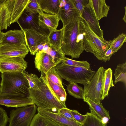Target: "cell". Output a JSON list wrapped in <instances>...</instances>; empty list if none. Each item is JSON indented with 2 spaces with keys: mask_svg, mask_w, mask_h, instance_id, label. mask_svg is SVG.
Returning a JSON list of instances; mask_svg holds the SVG:
<instances>
[{
  "mask_svg": "<svg viewBox=\"0 0 126 126\" xmlns=\"http://www.w3.org/2000/svg\"><path fill=\"white\" fill-rule=\"evenodd\" d=\"M23 74L27 79L29 84L30 88L35 89L37 87L39 80V78L35 74H29L24 71Z\"/></svg>",
  "mask_w": 126,
  "mask_h": 126,
  "instance_id": "cell-34",
  "label": "cell"
},
{
  "mask_svg": "<svg viewBox=\"0 0 126 126\" xmlns=\"http://www.w3.org/2000/svg\"><path fill=\"white\" fill-rule=\"evenodd\" d=\"M9 119L5 110L0 107V126H6Z\"/></svg>",
  "mask_w": 126,
  "mask_h": 126,
  "instance_id": "cell-38",
  "label": "cell"
},
{
  "mask_svg": "<svg viewBox=\"0 0 126 126\" xmlns=\"http://www.w3.org/2000/svg\"><path fill=\"white\" fill-rule=\"evenodd\" d=\"M114 54V53L111 47H109L108 49L105 52L102 58V61L105 62H106L107 61H110V58Z\"/></svg>",
  "mask_w": 126,
  "mask_h": 126,
  "instance_id": "cell-40",
  "label": "cell"
},
{
  "mask_svg": "<svg viewBox=\"0 0 126 126\" xmlns=\"http://www.w3.org/2000/svg\"><path fill=\"white\" fill-rule=\"evenodd\" d=\"M126 42V34L122 33L112 40L108 41V46L111 47L114 53L118 51Z\"/></svg>",
  "mask_w": 126,
  "mask_h": 126,
  "instance_id": "cell-28",
  "label": "cell"
},
{
  "mask_svg": "<svg viewBox=\"0 0 126 126\" xmlns=\"http://www.w3.org/2000/svg\"><path fill=\"white\" fill-rule=\"evenodd\" d=\"M81 17L86 22L92 30L98 36L104 39L103 31L100 27L92 7L90 0L84 7Z\"/></svg>",
  "mask_w": 126,
  "mask_h": 126,
  "instance_id": "cell-13",
  "label": "cell"
},
{
  "mask_svg": "<svg viewBox=\"0 0 126 126\" xmlns=\"http://www.w3.org/2000/svg\"><path fill=\"white\" fill-rule=\"evenodd\" d=\"M35 55L34 61L35 67L39 71L45 75L50 69L56 66L51 57L48 54L39 52Z\"/></svg>",
  "mask_w": 126,
  "mask_h": 126,
  "instance_id": "cell-16",
  "label": "cell"
},
{
  "mask_svg": "<svg viewBox=\"0 0 126 126\" xmlns=\"http://www.w3.org/2000/svg\"><path fill=\"white\" fill-rule=\"evenodd\" d=\"M4 33L2 32L0 30V44L2 42V40Z\"/></svg>",
  "mask_w": 126,
  "mask_h": 126,
  "instance_id": "cell-43",
  "label": "cell"
},
{
  "mask_svg": "<svg viewBox=\"0 0 126 126\" xmlns=\"http://www.w3.org/2000/svg\"><path fill=\"white\" fill-rule=\"evenodd\" d=\"M94 11L99 20L104 17H107L110 9L105 0H90Z\"/></svg>",
  "mask_w": 126,
  "mask_h": 126,
  "instance_id": "cell-22",
  "label": "cell"
},
{
  "mask_svg": "<svg viewBox=\"0 0 126 126\" xmlns=\"http://www.w3.org/2000/svg\"><path fill=\"white\" fill-rule=\"evenodd\" d=\"M43 75L44 79L51 91L64 107H66L65 102L67 94L65 89L53 82L44 74Z\"/></svg>",
  "mask_w": 126,
  "mask_h": 126,
  "instance_id": "cell-19",
  "label": "cell"
},
{
  "mask_svg": "<svg viewBox=\"0 0 126 126\" xmlns=\"http://www.w3.org/2000/svg\"><path fill=\"white\" fill-rule=\"evenodd\" d=\"M30 126H59L47 118L37 113L33 117Z\"/></svg>",
  "mask_w": 126,
  "mask_h": 126,
  "instance_id": "cell-27",
  "label": "cell"
},
{
  "mask_svg": "<svg viewBox=\"0 0 126 126\" xmlns=\"http://www.w3.org/2000/svg\"><path fill=\"white\" fill-rule=\"evenodd\" d=\"M115 84L117 82H121L126 85V62L118 64L115 70L114 74Z\"/></svg>",
  "mask_w": 126,
  "mask_h": 126,
  "instance_id": "cell-26",
  "label": "cell"
},
{
  "mask_svg": "<svg viewBox=\"0 0 126 126\" xmlns=\"http://www.w3.org/2000/svg\"><path fill=\"white\" fill-rule=\"evenodd\" d=\"M29 52L26 44L1 43L0 58L16 56L25 58Z\"/></svg>",
  "mask_w": 126,
  "mask_h": 126,
  "instance_id": "cell-12",
  "label": "cell"
},
{
  "mask_svg": "<svg viewBox=\"0 0 126 126\" xmlns=\"http://www.w3.org/2000/svg\"><path fill=\"white\" fill-rule=\"evenodd\" d=\"M1 43L26 44L23 31L11 30L4 33Z\"/></svg>",
  "mask_w": 126,
  "mask_h": 126,
  "instance_id": "cell-17",
  "label": "cell"
},
{
  "mask_svg": "<svg viewBox=\"0 0 126 126\" xmlns=\"http://www.w3.org/2000/svg\"><path fill=\"white\" fill-rule=\"evenodd\" d=\"M55 67H54L50 69L45 75L53 82L63 87L61 78L56 71Z\"/></svg>",
  "mask_w": 126,
  "mask_h": 126,
  "instance_id": "cell-32",
  "label": "cell"
},
{
  "mask_svg": "<svg viewBox=\"0 0 126 126\" xmlns=\"http://www.w3.org/2000/svg\"><path fill=\"white\" fill-rule=\"evenodd\" d=\"M29 97L38 108L57 113L65 107L55 96L47 84L41 73L37 87L34 89L29 88Z\"/></svg>",
  "mask_w": 126,
  "mask_h": 126,
  "instance_id": "cell-3",
  "label": "cell"
},
{
  "mask_svg": "<svg viewBox=\"0 0 126 126\" xmlns=\"http://www.w3.org/2000/svg\"><path fill=\"white\" fill-rule=\"evenodd\" d=\"M2 91V88L1 84L0 83V95L1 94Z\"/></svg>",
  "mask_w": 126,
  "mask_h": 126,
  "instance_id": "cell-44",
  "label": "cell"
},
{
  "mask_svg": "<svg viewBox=\"0 0 126 126\" xmlns=\"http://www.w3.org/2000/svg\"><path fill=\"white\" fill-rule=\"evenodd\" d=\"M57 113L68 119L76 121L73 116L70 110L66 107H64L59 109Z\"/></svg>",
  "mask_w": 126,
  "mask_h": 126,
  "instance_id": "cell-39",
  "label": "cell"
},
{
  "mask_svg": "<svg viewBox=\"0 0 126 126\" xmlns=\"http://www.w3.org/2000/svg\"><path fill=\"white\" fill-rule=\"evenodd\" d=\"M39 19L48 29L50 32L56 30L60 19L57 15L47 14L40 10Z\"/></svg>",
  "mask_w": 126,
  "mask_h": 126,
  "instance_id": "cell-20",
  "label": "cell"
},
{
  "mask_svg": "<svg viewBox=\"0 0 126 126\" xmlns=\"http://www.w3.org/2000/svg\"><path fill=\"white\" fill-rule=\"evenodd\" d=\"M34 103L29 97L18 98L0 97V105L9 107L18 108L33 105Z\"/></svg>",
  "mask_w": 126,
  "mask_h": 126,
  "instance_id": "cell-18",
  "label": "cell"
},
{
  "mask_svg": "<svg viewBox=\"0 0 126 126\" xmlns=\"http://www.w3.org/2000/svg\"><path fill=\"white\" fill-rule=\"evenodd\" d=\"M46 53L51 57L53 62L56 65L62 62L65 55L61 49L55 50L50 47Z\"/></svg>",
  "mask_w": 126,
  "mask_h": 126,
  "instance_id": "cell-31",
  "label": "cell"
},
{
  "mask_svg": "<svg viewBox=\"0 0 126 126\" xmlns=\"http://www.w3.org/2000/svg\"><path fill=\"white\" fill-rule=\"evenodd\" d=\"M79 13L63 28L61 49L65 55L79 58L83 52V36L80 25Z\"/></svg>",
  "mask_w": 126,
  "mask_h": 126,
  "instance_id": "cell-1",
  "label": "cell"
},
{
  "mask_svg": "<svg viewBox=\"0 0 126 126\" xmlns=\"http://www.w3.org/2000/svg\"><path fill=\"white\" fill-rule=\"evenodd\" d=\"M30 0H1L0 5V30H6L17 22Z\"/></svg>",
  "mask_w": 126,
  "mask_h": 126,
  "instance_id": "cell-4",
  "label": "cell"
},
{
  "mask_svg": "<svg viewBox=\"0 0 126 126\" xmlns=\"http://www.w3.org/2000/svg\"><path fill=\"white\" fill-rule=\"evenodd\" d=\"M104 69L103 66L99 67L89 82L84 85V98H88L97 103H101Z\"/></svg>",
  "mask_w": 126,
  "mask_h": 126,
  "instance_id": "cell-7",
  "label": "cell"
},
{
  "mask_svg": "<svg viewBox=\"0 0 126 126\" xmlns=\"http://www.w3.org/2000/svg\"><path fill=\"white\" fill-rule=\"evenodd\" d=\"M38 113L50 119L59 126H81V124L72 121L57 113L37 108Z\"/></svg>",
  "mask_w": 126,
  "mask_h": 126,
  "instance_id": "cell-15",
  "label": "cell"
},
{
  "mask_svg": "<svg viewBox=\"0 0 126 126\" xmlns=\"http://www.w3.org/2000/svg\"><path fill=\"white\" fill-rule=\"evenodd\" d=\"M67 90L69 94L78 99H83V89L77 83L69 82L67 85Z\"/></svg>",
  "mask_w": 126,
  "mask_h": 126,
  "instance_id": "cell-29",
  "label": "cell"
},
{
  "mask_svg": "<svg viewBox=\"0 0 126 126\" xmlns=\"http://www.w3.org/2000/svg\"><path fill=\"white\" fill-rule=\"evenodd\" d=\"M25 10L31 13H38L40 10L36 0H30Z\"/></svg>",
  "mask_w": 126,
  "mask_h": 126,
  "instance_id": "cell-35",
  "label": "cell"
},
{
  "mask_svg": "<svg viewBox=\"0 0 126 126\" xmlns=\"http://www.w3.org/2000/svg\"><path fill=\"white\" fill-rule=\"evenodd\" d=\"M83 99L89 105L90 113L100 119L104 117L110 118L109 111L103 107L101 103H96L88 98H84Z\"/></svg>",
  "mask_w": 126,
  "mask_h": 126,
  "instance_id": "cell-23",
  "label": "cell"
},
{
  "mask_svg": "<svg viewBox=\"0 0 126 126\" xmlns=\"http://www.w3.org/2000/svg\"><path fill=\"white\" fill-rule=\"evenodd\" d=\"M63 34V28L55 30L51 32L48 36V45L51 48L55 50L61 49Z\"/></svg>",
  "mask_w": 126,
  "mask_h": 126,
  "instance_id": "cell-25",
  "label": "cell"
},
{
  "mask_svg": "<svg viewBox=\"0 0 126 126\" xmlns=\"http://www.w3.org/2000/svg\"><path fill=\"white\" fill-rule=\"evenodd\" d=\"M40 10L49 14L57 15L60 0H36Z\"/></svg>",
  "mask_w": 126,
  "mask_h": 126,
  "instance_id": "cell-21",
  "label": "cell"
},
{
  "mask_svg": "<svg viewBox=\"0 0 126 126\" xmlns=\"http://www.w3.org/2000/svg\"><path fill=\"white\" fill-rule=\"evenodd\" d=\"M112 76V71L111 68L104 69L101 92V100H103L108 96L110 88L114 86Z\"/></svg>",
  "mask_w": 126,
  "mask_h": 126,
  "instance_id": "cell-24",
  "label": "cell"
},
{
  "mask_svg": "<svg viewBox=\"0 0 126 126\" xmlns=\"http://www.w3.org/2000/svg\"><path fill=\"white\" fill-rule=\"evenodd\" d=\"M75 7L80 16L85 6L88 4L89 0H73Z\"/></svg>",
  "mask_w": 126,
  "mask_h": 126,
  "instance_id": "cell-36",
  "label": "cell"
},
{
  "mask_svg": "<svg viewBox=\"0 0 126 126\" xmlns=\"http://www.w3.org/2000/svg\"><path fill=\"white\" fill-rule=\"evenodd\" d=\"M24 58L21 56L0 58V72L1 73H23L27 67Z\"/></svg>",
  "mask_w": 126,
  "mask_h": 126,
  "instance_id": "cell-10",
  "label": "cell"
},
{
  "mask_svg": "<svg viewBox=\"0 0 126 126\" xmlns=\"http://www.w3.org/2000/svg\"><path fill=\"white\" fill-rule=\"evenodd\" d=\"M80 25L83 36L84 50L93 53L98 60L102 61L105 52L109 47L108 41L96 35L86 22L81 17Z\"/></svg>",
  "mask_w": 126,
  "mask_h": 126,
  "instance_id": "cell-5",
  "label": "cell"
},
{
  "mask_svg": "<svg viewBox=\"0 0 126 126\" xmlns=\"http://www.w3.org/2000/svg\"><path fill=\"white\" fill-rule=\"evenodd\" d=\"M37 110L34 104L12 110L9 118V126H30Z\"/></svg>",
  "mask_w": 126,
  "mask_h": 126,
  "instance_id": "cell-8",
  "label": "cell"
},
{
  "mask_svg": "<svg viewBox=\"0 0 126 126\" xmlns=\"http://www.w3.org/2000/svg\"><path fill=\"white\" fill-rule=\"evenodd\" d=\"M23 31L26 45L29 51L33 48L43 43L48 44V36L33 30L25 29Z\"/></svg>",
  "mask_w": 126,
  "mask_h": 126,
  "instance_id": "cell-14",
  "label": "cell"
},
{
  "mask_svg": "<svg viewBox=\"0 0 126 126\" xmlns=\"http://www.w3.org/2000/svg\"><path fill=\"white\" fill-rule=\"evenodd\" d=\"M70 111L75 120L82 124L85 120L86 115L82 114L78 111L75 110H70Z\"/></svg>",
  "mask_w": 126,
  "mask_h": 126,
  "instance_id": "cell-37",
  "label": "cell"
},
{
  "mask_svg": "<svg viewBox=\"0 0 126 126\" xmlns=\"http://www.w3.org/2000/svg\"><path fill=\"white\" fill-rule=\"evenodd\" d=\"M39 13H30L25 10L19 19L21 20V30H33L48 36L50 31L39 19Z\"/></svg>",
  "mask_w": 126,
  "mask_h": 126,
  "instance_id": "cell-9",
  "label": "cell"
},
{
  "mask_svg": "<svg viewBox=\"0 0 126 126\" xmlns=\"http://www.w3.org/2000/svg\"><path fill=\"white\" fill-rule=\"evenodd\" d=\"M85 120L81 126H106L102 123L101 119L95 115L87 112Z\"/></svg>",
  "mask_w": 126,
  "mask_h": 126,
  "instance_id": "cell-30",
  "label": "cell"
},
{
  "mask_svg": "<svg viewBox=\"0 0 126 126\" xmlns=\"http://www.w3.org/2000/svg\"><path fill=\"white\" fill-rule=\"evenodd\" d=\"M55 70L62 78L68 81L84 85L88 83L95 72L90 67H76L66 65L62 62L57 65Z\"/></svg>",
  "mask_w": 126,
  "mask_h": 126,
  "instance_id": "cell-6",
  "label": "cell"
},
{
  "mask_svg": "<svg viewBox=\"0 0 126 126\" xmlns=\"http://www.w3.org/2000/svg\"><path fill=\"white\" fill-rule=\"evenodd\" d=\"M110 119V118L107 117H104L101 119V120L103 124L106 125Z\"/></svg>",
  "mask_w": 126,
  "mask_h": 126,
  "instance_id": "cell-41",
  "label": "cell"
},
{
  "mask_svg": "<svg viewBox=\"0 0 126 126\" xmlns=\"http://www.w3.org/2000/svg\"><path fill=\"white\" fill-rule=\"evenodd\" d=\"M2 91L0 97H29L30 86L23 73H3L1 74Z\"/></svg>",
  "mask_w": 126,
  "mask_h": 126,
  "instance_id": "cell-2",
  "label": "cell"
},
{
  "mask_svg": "<svg viewBox=\"0 0 126 126\" xmlns=\"http://www.w3.org/2000/svg\"><path fill=\"white\" fill-rule=\"evenodd\" d=\"M1 0H0V5L1 4Z\"/></svg>",
  "mask_w": 126,
  "mask_h": 126,
  "instance_id": "cell-45",
  "label": "cell"
},
{
  "mask_svg": "<svg viewBox=\"0 0 126 126\" xmlns=\"http://www.w3.org/2000/svg\"><path fill=\"white\" fill-rule=\"evenodd\" d=\"M63 63L69 66L80 67L88 68L90 67V64L86 61H77L69 59L65 56L62 61Z\"/></svg>",
  "mask_w": 126,
  "mask_h": 126,
  "instance_id": "cell-33",
  "label": "cell"
},
{
  "mask_svg": "<svg viewBox=\"0 0 126 126\" xmlns=\"http://www.w3.org/2000/svg\"><path fill=\"white\" fill-rule=\"evenodd\" d=\"M1 74V73L0 72V75Z\"/></svg>",
  "mask_w": 126,
  "mask_h": 126,
  "instance_id": "cell-46",
  "label": "cell"
},
{
  "mask_svg": "<svg viewBox=\"0 0 126 126\" xmlns=\"http://www.w3.org/2000/svg\"><path fill=\"white\" fill-rule=\"evenodd\" d=\"M125 9V13L124 16L122 18L123 20L126 23V7L125 6L124 8Z\"/></svg>",
  "mask_w": 126,
  "mask_h": 126,
  "instance_id": "cell-42",
  "label": "cell"
},
{
  "mask_svg": "<svg viewBox=\"0 0 126 126\" xmlns=\"http://www.w3.org/2000/svg\"><path fill=\"white\" fill-rule=\"evenodd\" d=\"M59 6L57 15L63 27L79 13L73 0H60Z\"/></svg>",
  "mask_w": 126,
  "mask_h": 126,
  "instance_id": "cell-11",
  "label": "cell"
}]
</instances>
